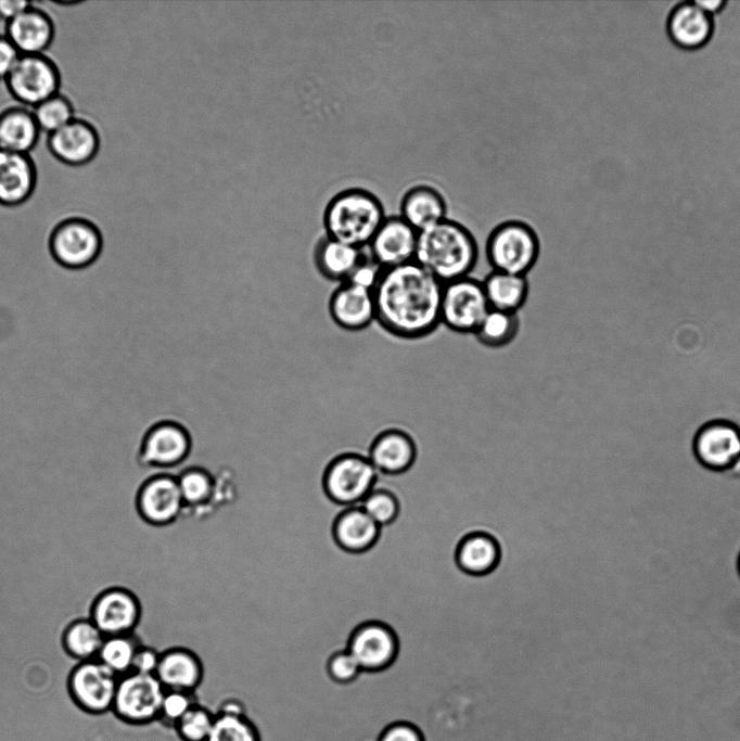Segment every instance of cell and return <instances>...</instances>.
Returning a JSON list of instances; mask_svg holds the SVG:
<instances>
[{
	"instance_id": "obj_1",
	"label": "cell",
	"mask_w": 740,
	"mask_h": 741,
	"mask_svg": "<svg viewBox=\"0 0 740 741\" xmlns=\"http://www.w3.org/2000/svg\"><path fill=\"white\" fill-rule=\"evenodd\" d=\"M443 283L418 263L383 269L372 290L375 322L390 335L420 340L441 324Z\"/></svg>"
},
{
	"instance_id": "obj_2",
	"label": "cell",
	"mask_w": 740,
	"mask_h": 741,
	"mask_svg": "<svg viewBox=\"0 0 740 741\" xmlns=\"http://www.w3.org/2000/svg\"><path fill=\"white\" fill-rule=\"evenodd\" d=\"M479 259L472 232L448 218L418 233L414 261L443 284L471 276Z\"/></svg>"
},
{
	"instance_id": "obj_3",
	"label": "cell",
	"mask_w": 740,
	"mask_h": 741,
	"mask_svg": "<svg viewBox=\"0 0 740 741\" xmlns=\"http://www.w3.org/2000/svg\"><path fill=\"white\" fill-rule=\"evenodd\" d=\"M381 201L363 189H348L334 195L323 213L326 235L365 250L385 220Z\"/></svg>"
},
{
	"instance_id": "obj_4",
	"label": "cell",
	"mask_w": 740,
	"mask_h": 741,
	"mask_svg": "<svg viewBox=\"0 0 740 741\" xmlns=\"http://www.w3.org/2000/svg\"><path fill=\"white\" fill-rule=\"evenodd\" d=\"M540 254L536 231L522 220H507L488 234L485 255L492 270L527 276Z\"/></svg>"
},
{
	"instance_id": "obj_5",
	"label": "cell",
	"mask_w": 740,
	"mask_h": 741,
	"mask_svg": "<svg viewBox=\"0 0 740 741\" xmlns=\"http://www.w3.org/2000/svg\"><path fill=\"white\" fill-rule=\"evenodd\" d=\"M378 470L365 448L344 447L331 460L324 477L329 496L343 504L357 506L372 490Z\"/></svg>"
},
{
	"instance_id": "obj_6",
	"label": "cell",
	"mask_w": 740,
	"mask_h": 741,
	"mask_svg": "<svg viewBox=\"0 0 740 741\" xmlns=\"http://www.w3.org/2000/svg\"><path fill=\"white\" fill-rule=\"evenodd\" d=\"M103 247L99 227L89 218L68 216L52 228L49 251L53 259L67 269H84L93 264Z\"/></svg>"
},
{
	"instance_id": "obj_7",
	"label": "cell",
	"mask_w": 740,
	"mask_h": 741,
	"mask_svg": "<svg viewBox=\"0 0 740 741\" xmlns=\"http://www.w3.org/2000/svg\"><path fill=\"white\" fill-rule=\"evenodd\" d=\"M4 84L16 103L33 108L61 91L62 76L46 53L21 54Z\"/></svg>"
},
{
	"instance_id": "obj_8",
	"label": "cell",
	"mask_w": 740,
	"mask_h": 741,
	"mask_svg": "<svg viewBox=\"0 0 740 741\" xmlns=\"http://www.w3.org/2000/svg\"><path fill=\"white\" fill-rule=\"evenodd\" d=\"M490 309L482 281L468 276L443 284L441 324L459 334H474Z\"/></svg>"
},
{
	"instance_id": "obj_9",
	"label": "cell",
	"mask_w": 740,
	"mask_h": 741,
	"mask_svg": "<svg viewBox=\"0 0 740 741\" xmlns=\"http://www.w3.org/2000/svg\"><path fill=\"white\" fill-rule=\"evenodd\" d=\"M194 447L190 430L179 421L155 422L139 442L138 458L145 467L157 468L163 474L184 462Z\"/></svg>"
},
{
	"instance_id": "obj_10",
	"label": "cell",
	"mask_w": 740,
	"mask_h": 741,
	"mask_svg": "<svg viewBox=\"0 0 740 741\" xmlns=\"http://www.w3.org/2000/svg\"><path fill=\"white\" fill-rule=\"evenodd\" d=\"M165 693L155 675L131 672L119 677L113 708L129 723L152 724L160 719Z\"/></svg>"
},
{
	"instance_id": "obj_11",
	"label": "cell",
	"mask_w": 740,
	"mask_h": 741,
	"mask_svg": "<svg viewBox=\"0 0 740 741\" xmlns=\"http://www.w3.org/2000/svg\"><path fill=\"white\" fill-rule=\"evenodd\" d=\"M692 452L707 469H731L740 462V426L722 419L703 424L694 435Z\"/></svg>"
},
{
	"instance_id": "obj_12",
	"label": "cell",
	"mask_w": 740,
	"mask_h": 741,
	"mask_svg": "<svg viewBox=\"0 0 740 741\" xmlns=\"http://www.w3.org/2000/svg\"><path fill=\"white\" fill-rule=\"evenodd\" d=\"M119 676L98 659L79 663L69 679L75 701L91 713L113 708Z\"/></svg>"
},
{
	"instance_id": "obj_13",
	"label": "cell",
	"mask_w": 740,
	"mask_h": 741,
	"mask_svg": "<svg viewBox=\"0 0 740 741\" xmlns=\"http://www.w3.org/2000/svg\"><path fill=\"white\" fill-rule=\"evenodd\" d=\"M100 146L99 129L91 120L81 116H76L47 138L50 154L60 163L72 167L92 162Z\"/></svg>"
},
{
	"instance_id": "obj_14",
	"label": "cell",
	"mask_w": 740,
	"mask_h": 741,
	"mask_svg": "<svg viewBox=\"0 0 740 741\" xmlns=\"http://www.w3.org/2000/svg\"><path fill=\"white\" fill-rule=\"evenodd\" d=\"M418 443L406 430L388 426L369 440L366 455L378 472L396 475L407 472L417 460Z\"/></svg>"
},
{
	"instance_id": "obj_15",
	"label": "cell",
	"mask_w": 740,
	"mask_h": 741,
	"mask_svg": "<svg viewBox=\"0 0 740 741\" xmlns=\"http://www.w3.org/2000/svg\"><path fill=\"white\" fill-rule=\"evenodd\" d=\"M348 652L355 657L361 670L378 673L388 668L398 652V640L386 624L369 622L353 634Z\"/></svg>"
},
{
	"instance_id": "obj_16",
	"label": "cell",
	"mask_w": 740,
	"mask_h": 741,
	"mask_svg": "<svg viewBox=\"0 0 740 741\" xmlns=\"http://www.w3.org/2000/svg\"><path fill=\"white\" fill-rule=\"evenodd\" d=\"M418 233L400 216L386 217L367 252L382 269L414 261Z\"/></svg>"
},
{
	"instance_id": "obj_17",
	"label": "cell",
	"mask_w": 740,
	"mask_h": 741,
	"mask_svg": "<svg viewBox=\"0 0 740 741\" xmlns=\"http://www.w3.org/2000/svg\"><path fill=\"white\" fill-rule=\"evenodd\" d=\"M328 311L342 330L362 331L375 321L373 293L349 282L340 283L329 297Z\"/></svg>"
},
{
	"instance_id": "obj_18",
	"label": "cell",
	"mask_w": 740,
	"mask_h": 741,
	"mask_svg": "<svg viewBox=\"0 0 740 741\" xmlns=\"http://www.w3.org/2000/svg\"><path fill=\"white\" fill-rule=\"evenodd\" d=\"M139 617L137 598L123 588L104 591L94 602L91 614V621L105 637L130 634Z\"/></svg>"
},
{
	"instance_id": "obj_19",
	"label": "cell",
	"mask_w": 740,
	"mask_h": 741,
	"mask_svg": "<svg viewBox=\"0 0 740 741\" xmlns=\"http://www.w3.org/2000/svg\"><path fill=\"white\" fill-rule=\"evenodd\" d=\"M4 35L21 54L46 53L55 36V24L41 7L31 3L20 15L5 23Z\"/></svg>"
},
{
	"instance_id": "obj_20",
	"label": "cell",
	"mask_w": 740,
	"mask_h": 741,
	"mask_svg": "<svg viewBox=\"0 0 740 741\" xmlns=\"http://www.w3.org/2000/svg\"><path fill=\"white\" fill-rule=\"evenodd\" d=\"M38 171L30 154L0 150V205L14 207L34 194Z\"/></svg>"
},
{
	"instance_id": "obj_21",
	"label": "cell",
	"mask_w": 740,
	"mask_h": 741,
	"mask_svg": "<svg viewBox=\"0 0 740 741\" xmlns=\"http://www.w3.org/2000/svg\"><path fill=\"white\" fill-rule=\"evenodd\" d=\"M138 507L142 516L152 524L173 522L184 507L177 478L161 474L148 480L140 489Z\"/></svg>"
},
{
	"instance_id": "obj_22",
	"label": "cell",
	"mask_w": 740,
	"mask_h": 741,
	"mask_svg": "<svg viewBox=\"0 0 740 741\" xmlns=\"http://www.w3.org/2000/svg\"><path fill=\"white\" fill-rule=\"evenodd\" d=\"M714 16L703 11L696 2L681 1L675 5L667 18V33L677 46L694 50L707 43L714 31Z\"/></svg>"
},
{
	"instance_id": "obj_23",
	"label": "cell",
	"mask_w": 740,
	"mask_h": 741,
	"mask_svg": "<svg viewBox=\"0 0 740 741\" xmlns=\"http://www.w3.org/2000/svg\"><path fill=\"white\" fill-rule=\"evenodd\" d=\"M40 133L30 107L16 103L0 110V150L30 154Z\"/></svg>"
},
{
	"instance_id": "obj_24",
	"label": "cell",
	"mask_w": 740,
	"mask_h": 741,
	"mask_svg": "<svg viewBox=\"0 0 740 741\" xmlns=\"http://www.w3.org/2000/svg\"><path fill=\"white\" fill-rule=\"evenodd\" d=\"M365 254V250L326 235L317 242L312 259L316 270L322 278L340 284L347 281Z\"/></svg>"
},
{
	"instance_id": "obj_25",
	"label": "cell",
	"mask_w": 740,
	"mask_h": 741,
	"mask_svg": "<svg viewBox=\"0 0 740 741\" xmlns=\"http://www.w3.org/2000/svg\"><path fill=\"white\" fill-rule=\"evenodd\" d=\"M447 205L443 195L425 184L409 189L400 202V217L420 232L446 219Z\"/></svg>"
},
{
	"instance_id": "obj_26",
	"label": "cell",
	"mask_w": 740,
	"mask_h": 741,
	"mask_svg": "<svg viewBox=\"0 0 740 741\" xmlns=\"http://www.w3.org/2000/svg\"><path fill=\"white\" fill-rule=\"evenodd\" d=\"M500 561V546L497 539L486 532H472L465 535L456 549V563L465 574L484 576L496 568Z\"/></svg>"
},
{
	"instance_id": "obj_27",
	"label": "cell",
	"mask_w": 740,
	"mask_h": 741,
	"mask_svg": "<svg viewBox=\"0 0 740 741\" xmlns=\"http://www.w3.org/2000/svg\"><path fill=\"white\" fill-rule=\"evenodd\" d=\"M155 676L166 690L193 693L201 685L203 672L192 653L177 649L161 655Z\"/></svg>"
},
{
	"instance_id": "obj_28",
	"label": "cell",
	"mask_w": 740,
	"mask_h": 741,
	"mask_svg": "<svg viewBox=\"0 0 740 741\" xmlns=\"http://www.w3.org/2000/svg\"><path fill=\"white\" fill-rule=\"evenodd\" d=\"M482 284L492 309L512 314L524 306L530 292L527 276L496 270H490Z\"/></svg>"
},
{
	"instance_id": "obj_29",
	"label": "cell",
	"mask_w": 740,
	"mask_h": 741,
	"mask_svg": "<svg viewBox=\"0 0 740 741\" xmlns=\"http://www.w3.org/2000/svg\"><path fill=\"white\" fill-rule=\"evenodd\" d=\"M380 534L378 525L360 507H349L337 519L334 536L339 545L353 552L371 548Z\"/></svg>"
},
{
	"instance_id": "obj_30",
	"label": "cell",
	"mask_w": 740,
	"mask_h": 741,
	"mask_svg": "<svg viewBox=\"0 0 740 741\" xmlns=\"http://www.w3.org/2000/svg\"><path fill=\"white\" fill-rule=\"evenodd\" d=\"M215 714L214 724L206 741H260L256 727L243 713L238 702L229 700Z\"/></svg>"
},
{
	"instance_id": "obj_31",
	"label": "cell",
	"mask_w": 740,
	"mask_h": 741,
	"mask_svg": "<svg viewBox=\"0 0 740 741\" xmlns=\"http://www.w3.org/2000/svg\"><path fill=\"white\" fill-rule=\"evenodd\" d=\"M519 329L518 314L490 308L479 324L474 336L483 346L500 348L515 338Z\"/></svg>"
},
{
	"instance_id": "obj_32",
	"label": "cell",
	"mask_w": 740,
	"mask_h": 741,
	"mask_svg": "<svg viewBox=\"0 0 740 741\" xmlns=\"http://www.w3.org/2000/svg\"><path fill=\"white\" fill-rule=\"evenodd\" d=\"M105 636L91 619H79L65 631L66 650L80 661L98 659Z\"/></svg>"
},
{
	"instance_id": "obj_33",
	"label": "cell",
	"mask_w": 740,
	"mask_h": 741,
	"mask_svg": "<svg viewBox=\"0 0 740 741\" xmlns=\"http://www.w3.org/2000/svg\"><path fill=\"white\" fill-rule=\"evenodd\" d=\"M177 478L186 506H199L206 502L213 494V478L197 467H179L167 472Z\"/></svg>"
},
{
	"instance_id": "obj_34",
	"label": "cell",
	"mask_w": 740,
	"mask_h": 741,
	"mask_svg": "<svg viewBox=\"0 0 740 741\" xmlns=\"http://www.w3.org/2000/svg\"><path fill=\"white\" fill-rule=\"evenodd\" d=\"M139 648L130 634L105 637L98 660L120 677L132 672L133 659Z\"/></svg>"
},
{
	"instance_id": "obj_35",
	"label": "cell",
	"mask_w": 740,
	"mask_h": 741,
	"mask_svg": "<svg viewBox=\"0 0 740 741\" xmlns=\"http://www.w3.org/2000/svg\"><path fill=\"white\" fill-rule=\"evenodd\" d=\"M31 110L40 130L47 135L62 128L77 116L72 100L61 91Z\"/></svg>"
},
{
	"instance_id": "obj_36",
	"label": "cell",
	"mask_w": 740,
	"mask_h": 741,
	"mask_svg": "<svg viewBox=\"0 0 740 741\" xmlns=\"http://www.w3.org/2000/svg\"><path fill=\"white\" fill-rule=\"evenodd\" d=\"M214 719L215 714L195 702L175 725L174 729L182 741H206Z\"/></svg>"
},
{
	"instance_id": "obj_37",
	"label": "cell",
	"mask_w": 740,
	"mask_h": 741,
	"mask_svg": "<svg viewBox=\"0 0 740 741\" xmlns=\"http://www.w3.org/2000/svg\"><path fill=\"white\" fill-rule=\"evenodd\" d=\"M378 525H388L399 513L396 496L386 489H373L358 504Z\"/></svg>"
},
{
	"instance_id": "obj_38",
	"label": "cell",
	"mask_w": 740,
	"mask_h": 741,
	"mask_svg": "<svg viewBox=\"0 0 740 741\" xmlns=\"http://www.w3.org/2000/svg\"><path fill=\"white\" fill-rule=\"evenodd\" d=\"M193 693L166 690L163 699L160 721L167 727H175L181 717L195 704Z\"/></svg>"
},
{
	"instance_id": "obj_39",
	"label": "cell",
	"mask_w": 740,
	"mask_h": 741,
	"mask_svg": "<svg viewBox=\"0 0 740 741\" xmlns=\"http://www.w3.org/2000/svg\"><path fill=\"white\" fill-rule=\"evenodd\" d=\"M327 669L329 677L340 685H347L355 681L362 672L348 650L334 654L329 660Z\"/></svg>"
},
{
	"instance_id": "obj_40",
	"label": "cell",
	"mask_w": 740,
	"mask_h": 741,
	"mask_svg": "<svg viewBox=\"0 0 740 741\" xmlns=\"http://www.w3.org/2000/svg\"><path fill=\"white\" fill-rule=\"evenodd\" d=\"M382 268L366 252L362 259L346 282L372 291L382 273Z\"/></svg>"
},
{
	"instance_id": "obj_41",
	"label": "cell",
	"mask_w": 740,
	"mask_h": 741,
	"mask_svg": "<svg viewBox=\"0 0 740 741\" xmlns=\"http://www.w3.org/2000/svg\"><path fill=\"white\" fill-rule=\"evenodd\" d=\"M377 741H425V737L416 724L398 720L387 725Z\"/></svg>"
},
{
	"instance_id": "obj_42",
	"label": "cell",
	"mask_w": 740,
	"mask_h": 741,
	"mask_svg": "<svg viewBox=\"0 0 740 741\" xmlns=\"http://www.w3.org/2000/svg\"><path fill=\"white\" fill-rule=\"evenodd\" d=\"M161 655L151 648L140 647L135 655L132 672L155 675Z\"/></svg>"
},
{
	"instance_id": "obj_43",
	"label": "cell",
	"mask_w": 740,
	"mask_h": 741,
	"mask_svg": "<svg viewBox=\"0 0 740 741\" xmlns=\"http://www.w3.org/2000/svg\"><path fill=\"white\" fill-rule=\"evenodd\" d=\"M20 56V51L10 39L4 34L0 35V80H5Z\"/></svg>"
},
{
	"instance_id": "obj_44",
	"label": "cell",
	"mask_w": 740,
	"mask_h": 741,
	"mask_svg": "<svg viewBox=\"0 0 740 741\" xmlns=\"http://www.w3.org/2000/svg\"><path fill=\"white\" fill-rule=\"evenodd\" d=\"M27 0H0V20L10 22L31 5Z\"/></svg>"
},
{
	"instance_id": "obj_45",
	"label": "cell",
	"mask_w": 740,
	"mask_h": 741,
	"mask_svg": "<svg viewBox=\"0 0 740 741\" xmlns=\"http://www.w3.org/2000/svg\"><path fill=\"white\" fill-rule=\"evenodd\" d=\"M693 1L703 11H705L707 14H710L712 16L719 13L725 8V5L727 4V2L723 1V0H693Z\"/></svg>"
},
{
	"instance_id": "obj_46",
	"label": "cell",
	"mask_w": 740,
	"mask_h": 741,
	"mask_svg": "<svg viewBox=\"0 0 740 741\" xmlns=\"http://www.w3.org/2000/svg\"><path fill=\"white\" fill-rule=\"evenodd\" d=\"M739 570H740V558H739Z\"/></svg>"
}]
</instances>
